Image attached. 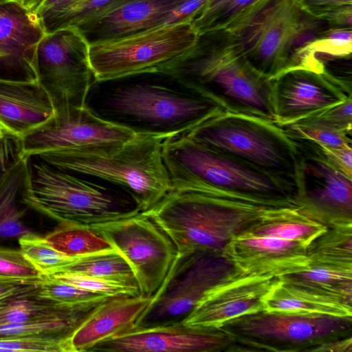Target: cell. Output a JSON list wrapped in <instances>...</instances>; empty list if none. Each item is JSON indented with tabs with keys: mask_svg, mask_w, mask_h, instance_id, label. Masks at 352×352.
Returning a JSON list of instances; mask_svg holds the SVG:
<instances>
[{
	"mask_svg": "<svg viewBox=\"0 0 352 352\" xmlns=\"http://www.w3.org/2000/svg\"><path fill=\"white\" fill-rule=\"evenodd\" d=\"M219 328L233 338L230 351H311L327 341L351 336L352 317L263 309Z\"/></svg>",
	"mask_w": 352,
	"mask_h": 352,
	"instance_id": "cell-9",
	"label": "cell"
},
{
	"mask_svg": "<svg viewBox=\"0 0 352 352\" xmlns=\"http://www.w3.org/2000/svg\"><path fill=\"white\" fill-rule=\"evenodd\" d=\"M151 299L152 296L143 294L107 299L70 336V352L90 351L98 344L131 331Z\"/></svg>",
	"mask_w": 352,
	"mask_h": 352,
	"instance_id": "cell-22",
	"label": "cell"
},
{
	"mask_svg": "<svg viewBox=\"0 0 352 352\" xmlns=\"http://www.w3.org/2000/svg\"><path fill=\"white\" fill-rule=\"evenodd\" d=\"M45 34L36 12L21 1L0 3V74L37 80L35 53Z\"/></svg>",
	"mask_w": 352,
	"mask_h": 352,
	"instance_id": "cell-19",
	"label": "cell"
},
{
	"mask_svg": "<svg viewBox=\"0 0 352 352\" xmlns=\"http://www.w3.org/2000/svg\"><path fill=\"white\" fill-rule=\"evenodd\" d=\"M89 43L74 27L45 33L37 44V80L48 94L56 110L86 105L96 82L89 58Z\"/></svg>",
	"mask_w": 352,
	"mask_h": 352,
	"instance_id": "cell-12",
	"label": "cell"
},
{
	"mask_svg": "<svg viewBox=\"0 0 352 352\" xmlns=\"http://www.w3.org/2000/svg\"><path fill=\"white\" fill-rule=\"evenodd\" d=\"M136 133L107 120L86 105L56 110L54 115L21 141V155L76 149L97 151L120 147Z\"/></svg>",
	"mask_w": 352,
	"mask_h": 352,
	"instance_id": "cell-15",
	"label": "cell"
},
{
	"mask_svg": "<svg viewBox=\"0 0 352 352\" xmlns=\"http://www.w3.org/2000/svg\"><path fill=\"white\" fill-rule=\"evenodd\" d=\"M320 27L321 21L306 14L298 0H268L229 35L271 79L289 67L298 49L320 35Z\"/></svg>",
	"mask_w": 352,
	"mask_h": 352,
	"instance_id": "cell-8",
	"label": "cell"
},
{
	"mask_svg": "<svg viewBox=\"0 0 352 352\" xmlns=\"http://www.w3.org/2000/svg\"><path fill=\"white\" fill-rule=\"evenodd\" d=\"M307 254L309 264L352 269V226L327 228Z\"/></svg>",
	"mask_w": 352,
	"mask_h": 352,
	"instance_id": "cell-30",
	"label": "cell"
},
{
	"mask_svg": "<svg viewBox=\"0 0 352 352\" xmlns=\"http://www.w3.org/2000/svg\"><path fill=\"white\" fill-rule=\"evenodd\" d=\"M19 201L60 224L88 227L140 212L106 187L34 157L28 159Z\"/></svg>",
	"mask_w": 352,
	"mask_h": 352,
	"instance_id": "cell-6",
	"label": "cell"
},
{
	"mask_svg": "<svg viewBox=\"0 0 352 352\" xmlns=\"http://www.w3.org/2000/svg\"><path fill=\"white\" fill-rule=\"evenodd\" d=\"M280 281L274 275L236 272L208 291L182 322L191 327L219 328L226 322L264 309V299Z\"/></svg>",
	"mask_w": 352,
	"mask_h": 352,
	"instance_id": "cell-18",
	"label": "cell"
},
{
	"mask_svg": "<svg viewBox=\"0 0 352 352\" xmlns=\"http://www.w3.org/2000/svg\"><path fill=\"white\" fill-rule=\"evenodd\" d=\"M50 276L82 289L110 297L141 294L138 286L131 283L72 272H58Z\"/></svg>",
	"mask_w": 352,
	"mask_h": 352,
	"instance_id": "cell-38",
	"label": "cell"
},
{
	"mask_svg": "<svg viewBox=\"0 0 352 352\" xmlns=\"http://www.w3.org/2000/svg\"><path fill=\"white\" fill-rule=\"evenodd\" d=\"M316 144L330 163L352 178V146L333 147Z\"/></svg>",
	"mask_w": 352,
	"mask_h": 352,
	"instance_id": "cell-43",
	"label": "cell"
},
{
	"mask_svg": "<svg viewBox=\"0 0 352 352\" xmlns=\"http://www.w3.org/2000/svg\"><path fill=\"white\" fill-rule=\"evenodd\" d=\"M292 139L298 157L294 206L327 228L352 226V178L330 163L313 141Z\"/></svg>",
	"mask_w": 352,
	"mask_h": 352,
	"instance_id": "cell-13",
	"label": "cell"
},
{
	"mask_svg": "<svg viewBox=\"0 0 352 352\" xmlns=\"http://www.w3.org/2000/svg\"><path fill=\"white\" fill-rule=\"evenodd\" d=\"M59 272L81 274L138 285L131 266L115 248L77 256Z\"/></svg>",
	"mask_w": 352,
	"mask_h": 352,
	"instance_id": "cell-31",
	"label": "cell"
},
{
	"mask_svg": "<svg viewBox=\"0 0 352 352\" xmlns=\"http://www.w3.org/2000/svg\"><path fill=\"white\" fill-rule=\"evenodd\" d=\"M23 255L45 276H52L72 263L76 257H69L56 250L34 232L19 239Z\"/></svg>",
	"mask_w": 352,
	"mask_h": 352,
	"instance_id": "cell-35",
	"label": "cell"
},
{
	"mask_svg": "<svg viewBox=\"0 0 352 352\" xmlns=\"http://www.w3.org/2000/svg\"><path fill=\"white\" fill-rule=\"evenodd\" d=\"M56 250L69 257H77L113 248L88 226L61 224L45 236Z\"/></svg>",
	"mask_w": 352,
	"mask_h": 352,
	"instance_id": "cell-32",
	"label": "cell"
},
{
	"mask_svg": "<svg viewBox=\"0 0 352 352\" xmlns=\"http://www.w3.org/2000/svg\"><path fill=\"white\" fill-rule=\"evenodd\" d=\"M309 16L340 28H351L352 5L317 9L305 12Z\"/></svg>",
	"mask_w": 352,
	"mask_h": 352,
	"instance_id": "cell-42",
	"label": "cell"
},
{
	"mask_svg": "<svg viewBox=\"0 0 352 352\" xmlns=\"http://www.w3.org/2000/svg\"><path fill=\"white\" fill-rule=\"evenodd\" d=\"M327 227L300 211L296 206L265 208L243 232L295 241L307 248Z\"/></svg>",
	"mask_w": 352,
	"mask_h": 352,
	"instance_id": "cell-25",
	"label": "cell"
},
{
	"mask_svg": "<svg viewBox=\"0 0 352 352\" xmlns=\"http://www.w3.org/2000/svg\"><path fill=\"white\" fill-rule=\"evenodd\" d=\"M38 282L0 278V300L35 290L38 288Z\"/></svg>",
	"mask_w": 352,
	"mask_h": 352,
	"instance_id": "cell-48",
	"label": "cell"
},
{
	"mask_svg": "<svg viewBox=\"0 0 352 352\" xmlns=\"http://www.w3.org/2000/svg\"><path fill=\"white\" fill-rule=\"evenodd\" d=\"M232 0H209L191 21L199 35L210 25L218 13Z\"/></svg>",
	"mask_w": 352,
	"mask_h": 352,
	"instance_id": "cell-47",
	"label": "cell"
},
{
	"mask_svg": "<svg viewBox=\"0 0 352 352\" xmlns=\"http://www.w3.org/2000/svg\"><path fill=\"white\" fill-rule=\"evenodd\" d=\"M209 0H184L166 16L160 25L191 22Z\"/></svg>",
	"mask_w": 352,
	"mask_h": 352,
	"instance_id": "cell-44",
	"label": "cell"
},
{
	"mask_svg": "<svg viewBox=\"0 0 352 352\" xmlns=\"http://www.w3.org/2000/svg\"><path fill=\"white\" fill-rule=\"evenodd\" d=\"M70 352L69 340L44 338H0V352Z\"/></svg>",
	"mask_w": 352,
	"mask_h": 352,
	"instance_id": "cell-40",
	"label": "cell"
},
{
	"mask_svg": "<svg viewBox=\"0 0 352 352\" xmlns=\"http://www.w3.org/2000/svg\"><path fill=\"white\" fill-rule=\"evenodd\" d=\"M305 12L334 6L352 5V0H298Z\"/></svg>",
	"mask_w": 352,
	"mask_h": 352,
	"instance_id": "cell-51",
	"label": "cell"
},
{
	"mask_svg": "<svg viewBox=\"0 0 352 352\" xmlns=\"http://www.w3.org/2000/svg\"><path fill=\"white\" fill-rule=\"evenodd\" d=\"M351 28L329 29L298 49L287 69L302 68L323 73L324 66L316 58L318 54L342 58L351 56Z\"/></svg>",
	"mask_w": 352,
	"mask_h": 352,
	"instance_id": "cell-28",
	"label": "cell"
},
{
	"mask_svg": "<svg viewBox=\"0 0 352 352\" xmlns=\"http://www.w3.org/2000/svg\"><path fill=\"white\" fill-rule=\"evenodd\" d=\"M4 135H7L4 131L0 127V137Z\"/></svg>",
	"mask_w": 352,
	"mask_h": 352,
	"instance_id": "cell-54",
	"label": "cell"
},
{
	"mask_svg": "<svg viewBox=\"0 0 352 352\" xmlns=\"http://www.w3.org/2000/svg\"><path fill=\"white\" fill-rule=\"evenodd\" d=\"M94 309L67 316L2 324L0 325V338L25 337L69 340L76 329Z\"/></svg>",
	"mask_w": 352,
	"mask_h": 352,
	"instance_id": "cell-33",
	"label": "cell"
},
{
	"mask_svg": "<svg viewBox=\"0 0 352 352\" xmlns=\"http://www.w3.org/2000/svg\"><path fill=\"white\" fill-rule=\"evenodd\" d=\"M185 135L295 189L298 166L296 143L275 122L250 114L224 111Z\"/></svg>",
	"mask_w": 352,
	"mask_h": 352,
	"instance_id": "cell-7",
	"label": "cell"
},
{
	"mask_svg": "<svg viewBox=\"0 0 352 352\" xmlns=\"http://www.w3.org/2000/svg\"><path fill=\"white\" fill-rule=\"evenodd\" d=\"M257 0H232L214 18L200 34L224 32L241 18Z\"/></svg>",
	"mask_w": 352,
	"mask_h": 352,
	"instance_id": "cell-41",
	"label": "cell"
},
{
	"mask_svg": "<svg viewBox=\"0 0 352 352\" xmlns=\"http://www.w3.org/2000/svg\"><path fill=\"white\" fill-rule=\"evenodd\" d=\"M233 338L221 328L191 327L182 321L135 327L102 342L89 352H218L230 351Z\"/></svg>",
	"mask_w": 352,
	"mask_h": 352,
	"instance_id": "cell-17",
	"label": "cell"
},
{
	"mask_svg": "<svg viewBox=\"0 0 352 352\" xmlns=\"http://www.w3.org/2000/svg\"><path fill=\"white\" fill-rule=\"evenodd\" d=\"M184 0H125L78 28L89 43L118 38L157 26Z\"/></svg>",
	"mask_w": 352,
	"mask_h": 352,
	"instance_id": "cell-23",
	"label": "cell"
},
{
	"mask_svg": "<svg viewBox=\"0 0 352 352\" xmlns=\"http://www.w3.org/2000/svg\"><path fill=\"white\" fill-rule=\"evenodd\" d=\"M20 156V140L10 135L0 137V179Z\"/></svg>",
	"mask_w": 352,
	"mask_h": 352,
	"instance_id": "cell-45",
	"label": "cell"
},
{
	"mask_svg": "<svg viewBox=\"0 0 352 352\" xmlns=\"http://www.w3.org/2000/svg\"><path fill=\"white\" fill-rule=\"evenodd\" d=\"M351 336L336 338L314 347L311 352H351Z\"/></svg>",
	"mask_w": 352,
	"mask_h": 352,
	"instance_id": "cell-50",
	"label": "cell"
},
{
	"mask_svg": "<svg viewBox=\"0 0 352 352\" xmlns=\"http://www.w3.org/2000/svg\"><path fill=\"white\" fill-rule=\"evenodd\" d=\"M36 294L41 298L68 305H82L104 301L111 298L82 289L50 276H45L38 282Z\"/></svg>",
	"mask_w": 352,
	"mask_h": 352,
	"instance_id": "cell-37",
	"label": "cell"
},
{
	"mask_svg": "<svg viewBox=\"0 0 352 352\" xmlns=\"http://www.w3.org/2000/svg\"><path fill=\"white\" fill-rule=\"evenodd\" d=\"M124 1L125 0H80L67 10L43 22L42 25L45 33L64 28H78Z\"/></svg>",
	"mask_w": 352,
	"mask_h": 352,
	"instance_id": "cell-36",
	"label": "cell"
},
{
	"mask_svg": "<svg viewBox=\"0 0 352 352\" xmlns=\"http://www.w3.org/2000/svg\"><path fill=\"white\" fill-rule=\"evenodd\" d=\"M171 191L232 196L267 207L295 206L291 185L185 134L164 138Z\"/></svg>",
	"mask_w": 352,
	"mask_h": 352,
	"instance_id": "cell-2",
	"label": "cell"
},
{
	"mask_svg": "<svg viewBox=\"0 0 352 352\" xmlns=\"http://www.w3.org/2000/svg\"><path fill=\"white\" fill-rule=\"evenodd\" d=\"M264 309L352 317L351 302L280 278L265 297Z\"/></svg>",
	"mask_w": 352,
	"mask_h": 352,
	"instance_id": "cell-24",
	"label": "cell"
},
{
	"mask_svg": "<svg viewBox=\"0 0 352 352\" xmlns=\"http://www.w3.org/2000/svg\"><path fill=\"white\" fill-rule=\"evenodd\" d=\"M89 228L105 239L127 261L140 294L152 296L177 255L168 235L142 212Z\"/></svg>",
	"mask_w": 352,
	"mask_h": 352,
	"instance_id": "cell-14",
	"label": "cell"
},
{
	"mask_svg": "<svg viewBox=\"0 0 352 352\" xmlns=\"http://www.w3.org/2000/svg\"><path fill=\"white\" fill-rule=\"evenodd\" d=\"M22 3L33 10H36L43 0H21Z\"/></svg>",
	"mask_w": 352,
	"mask_h": 352,
	"instance_id": "cell-52",
	"label": "cell"
},
{
	"mask_svg": "<svg viewBox=\"0 0 352 352\" xmlns=\"http://www.w3.org/2000/svg\"><path fill=\"white\" fill-rule=\"evenodd\" d=\"M163 138L136 135L122 146L107 150L76 149L42 153L34 156L59 169L118 185L146 212L171 191L162 156Z\"/></svg>",
	"mask_w": 352,
	"mask_h": 352,
	"instance_id": "cell-4",
	"label": "cell"
},
{
	"mask_svg": "<svg viewBox=\"0 0 352 352\" xmlns=\"http://www.w3.org/2000/svg\"><path fill=\"white\" fill-rule=\"evenodd\" d=\"M160 73L180 80L225 111L275 122L270 79L252 66L226 33L201 35L184 56Z\"/></svg>",
	"mask_w": 352,
	"mask_h": 352,
	"instance_id": "cell-1",
	"label": "cell"
},
{
	"mask_svg": "<svg viewBox=\"0 0 352 352\" xmlns=\"http://www.w3.org/2000/svg\"><path fill=\"white\" fill-rule=\"evenodd\" d=\"M279 277L352 303V269L309 264Z\"/></svg>",
	"mask_w": 352,
	"mask_h": 352,
	"instance_id": "cell-29",
	"label": "cell"
},
{
	"mask_svg": "<svg viewBox=\"0 0 352 352\" xmlns=\"http://www.w3.org/2000/svg\"><path fill=\"white\" fill-rule=\"evenodd\" d=\"M320 115L346 131L352 133V98H348Z\"/></svg>",
	"mask_w": 352,
	"mask_h": 352,
	"instance_id": "cell-46",
	"label": "cell"
},
{
	"mask_svg": "<svg viewBox=\"0 0 352 352\" xmlns=\"http://www.w3.org/2000/svg\"><path fill=\"white\" fill-rule=\"evenodd\" d=\"M55 113L52 102L38 80L0 76V127L21 140Z\"/></svg>",
	"mask_w": 352,
	"mask_h": 352,
	"instance_id": "cell-21",
	"label": "cell"
},
{
	"mask_svg": "<svg viewBox=\"0 0 352 352\" xmlns=\"http://www.w3.org/2000/svg\"><path fill=\"white\" fill-rule=\"evenodd\" d=\"M236 272L222 252L177 255L135 327L181 322L208 291Z\"/></svg>",
	"mask_w": 352,
	"mask_h": 352,
	"instance_id": "cell-11",
	"label": "cell"
},
{
	"mask_svg": "<svg viewBox=\"0 0 352 352\" xmlns=\"http://www.w3.org/2000/svg\"><path fill=\"white\" fill-rule=\"evenodd\" d=\"M29 157L20 156L0 179V239H19L32 232L18 206Z\"/></svg>",
	"mask_w": 352,
	"mask_h": 352,
	"instance_id": "cell-27",
	"label": "cell"
},
{
	"mask_svg": "<svg viewBox=\"0 0 352 352\" xmlns=\"http://www.w3.org/2000/svg\"><path fill=\"white\" fill-rule=\"evenodd\" d=\"M44 276L20 250L0 248V278L38 282Z\"/></svg>",
	"mask_w": 352,
	"mask_h": 352,
	"instance_id": "cell-39",
	"label": "cell"
},
{
	"mask_svg": "<svg viewBox=\"0 0 352 352\" xmlns=\"http://www.w3.org/2000/svg\"><path fill=\"white\" fill-rule=\"evenodd\" d=\"M21 1V0H0V3L10 2V1Z\"/></svg>",
	"mask_w": 352,
	"mask_h": 352,
	"instance_id": "cell-53",
	"label": "cell"
},
{
	"mask_svg": "<svg viewBox=\"0 0 352 352\" xmlns=\"http://www.w3.org/2000/svg\"><path fill=\"white\" fill-rule=\"evenodd\" d=\"M36 291L37 289L0 300V325L71 316L91 311L104 301L68 305L41 298Z\"/></svg>",
	"mask_w": 352,
	"mask_h": 352,
	"instance_id": "cell-26",
	"label": "cell"
},
{
	"mask_svg": "<svg viewBox=\"0 0 352 352\" xmlns=\"http://www.w3.org/2000/svg\"><path fill=\"white\" fill-rule=\"evenodd\" d=\"M80 0H43L35 12L41 23L60 13Z\"/></svg>",
	"mask_w": 352,
	"mask_h": 352,
	"instance_id": "cell-49",
	"label": "cell"
},
{
	"mask_svg": "<svg viewBox=\"0 0 352 352\" xmlns=\"http://www.w3.org/2000/svg\"><path fill=\"white\" fill-rule=\"evenodd\" d=\"M239 273L280 276L309 264L307 248L287 240L242 232L222 250Z\"/></svg>",
	"mask_w": 352,
	"mask_h": 352,
	"instance_id": "cell-20",
	"label": "cell"
},
{
	"mask_svg": "<svg viewBox=\"0 0 352 352\" xmlns=\"http://www.w3.org/2000/svg\"><path fill=\"white\" fill-rule=\"evenodd\" d=\"M166 75L168 80L164 81L115 79L120 82L104 88L100 107L93 111L102 112L98 114L101 118L135 133L164 139L185 134L225 111L180 80Z\"/></svg>",
	"mask_w": 352,
	"mask_h": 352,
	"instance_id": "cell-3",
	"label": "cell"
},
{
	"mask_svg": "<svg viewBox=\"0 0 352 352\" xmlns=\"http://www.w3.org/2000/svg\"><path fill=\"white\" fill-rule=\"evenodd\" d=\"M191 22L160 25L118 38L89 43V58L97 82L163 72L197 43Z\"/></svg>",
	"mask_w": 352,
	"mask_h": 352,
	"instance_id": "cell-10",
	"label": "cell"
},
{
	"mask_svg": "<svg viewBox=\"0 0 352 352\" xmlns=\"http://www.w3.org/2000/svg\"><path fill=\"white\" fill-rule=\"evenodd\" d=\"M267 208L245 199L197 192L170 191L143 212L174 243L177 255L196 251L222 252Z\"/></svg>",
	"mask_w": 352,
	"mask_h": 352,
	"instance_id": "cell-5",
	"label": "cell"
},
{
	"mask_svg": "<svg viewBox=\"0 0 352 352\" xmlns=\"http://www.w3.org/2000/svg\"><path fill=\"white\" fill-rule=\"evenodd\" d=\"M270 83L274 120L280 126L320 115L352 98L327 74L307 69L285 70Z\"/></svg>",
	"mask_w": 352,
	"mask_h": 352,
	"instance_id": "cell-16",
	"label": "cell"
},
{
	"mask_svg": "<svg viewBox=\"0 0 352 352\" xmlns=\"http://www.w3.org/2000/svg\"><path fill=\"white\" fill-rule=\"evenodd\" d=\"M280 126L292 138L308 140L327 146H352V133L321 115Z\"/></svg>",
	"mask_w": 352,
	"mask_h": 352,
	"instance_id": "cell-34",
	"label": "cell"
}]
</instances>
